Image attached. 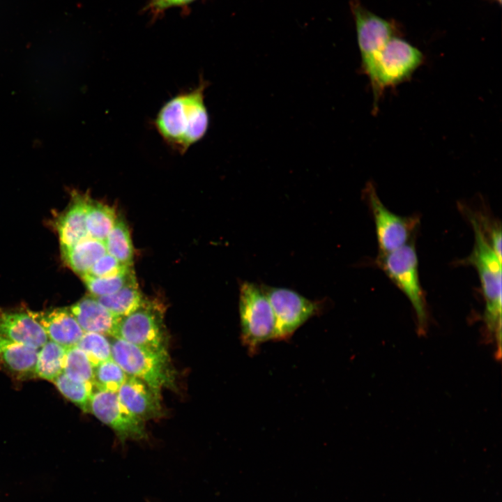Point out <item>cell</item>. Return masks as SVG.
<instances>
[{"mask_svg":"<svg viewBox=\"0 0 502 502\" xmlns=\"http://www.w3.org/2000/svg\"><path fill=\"white\" fill-rule=\"evenodd\" d=\"M37 353L36 348L0 335V366L17 377L34 374Z\"/></svg>","mask_w":502,"mask_h":502,"instance_id":"e0dca14e","label":"cell"},{"mask_svg":"<svg viewBox=\"0 0 502 502\" xmlns=\"http://www.w3.org/2000/svg\"><path fill=\"white\" fill-rule=\"evenodd\" d=\"M494 1H495L498 2V3H499V4H501V0H494Z\"/></svg>","mask_w":502,"mask_h":502,"instance_id":"f546056e","label":"cell"},{"mask_svg":"<svg viewBox=\"0 0 502 502\" xmlns=\"http://www.w3.org/2000/svg\"><path fill=\"white\" fill-rule=\"evenodd\" d=\"M61 250L68 266L81 277L86 274L93 265L107 253L104 241L90 237Z\"/></svg>","mask_w":502,"mask_h":502,"instance_id":"ac0fdd59","label":"cell"},{"mask_svg":"<svg viewBox=\"0 0 502 502\" xmlns=\"http://www.w3.org/2000/svg\"><path fill=\"white\" fill-rule=\"evenodd\" d=\"M423 59L422 52L406 40L397 36L391 38L379 54L373 74L369 78L374 101L377 102L386 88L409 78L423 63Z\"/></svg>","mask_w":502,"mask_h":502,"instance_id":"8992f818","label":"cell"},{"mask_svg":"<svg viewBox=\"0 0 502 502\" xmlns=\"http://www.w3.org/2000/svg\"><path fill=\"white\" fill-rule=\"evenodd\" d=\"M261 287L275 314L276 340L289 339L299 327L324 307V301L310 300L289 289L265 284Z\"/></svg>","mask_w":502,"mask_h":502,"instance_id":"ba28073f","label":"cell"},{"mask_svg":"<svg viewBox=\"0 0 502 502\" xmlns=\"http://www.w3.org/2000/svg\"><path fill=\"white\" fill-rule=\"evenodd\" d=\"M110 343L112 358L128 375L144 381L159 393L175 386L168 351L146 349L116 337Z\"/></svg>","mask_w":502,"mask_h":502,"instance_id":"3957f363","label":"cell"},{"mask_svg":"<svg viewBox=\"0 0 502 502\" xmlns=\"http://www.w3.org/2000/svg\"><path fill=\"white\" fill-rule=\"evenodd\" d=\"M350 7L356 24L362 68L370 78L381 50L395 36L396 28L393 22L366 9L359 0H351Z\"/></svg>","mask_w":502,"mask_h":502,"instance_id":"9c48e42d","label":"cell"},{"mask_svg":"<svg viewBox=\"0 0 502 502\" xmlns=\"http://www.w3.org/2000/svg\"><path fill=\"white\" fill-rule=\"evenodd\" d=\"M0 335L38 349L48 340L41 326L26 309L0 308Z\"/></svg>","mask_w":502,"mask_h":502,"instance_id":"7c38bea8","label":"cell"},{"mask_svg":"<svg viewBox=\"0 0 502 502\" xmlns=\"http://www.w3.org/2000/svg\"><path fill=\"white\" fill-rule=\"evenodd\" d=\"M67 348L53 341H47L38 351L34 375L54 381L63 372Z\"/></svg>","mask_w":502,"mask_h":502,"instance_id":"44dd1931","label":"cell"},{"mask_svg":"<svg viewBox=\"0 0 502 502\" xmlns=\"http://www.w3.org/2000/svg\"><path fill=\"white\" fill-rule=\"evenodd\" d=\"M239 292L241 340L252 355L261 344L276 340V319L261 284L243 281Z\"/></svg>","mask_w":502,"mask_h":502,"instance_id":"277c9868","label":"cell"},{"mask_svg":"<svg viewBox=\"0 0 502 502\" xmlns=\"http://www.w3.org/2000/svg\"><path fill=\"white\" fill-rule=\"evenodd\" d=\"M63 373L71 379L94 383V367L77 346L67 348Z\"/></svg>","mask_w":502,"mask_h":502,"instance_id":"d4e9b609","label":"cell"},{"mask_svg":"<svg viewBox=\"0 0 502 502\" xmlns=\"http://www.w3.org/2000/svg\"><path fill=\"white\" fill-rule=\"evenodd\" d=\"M94 298L109 312L119 317L127 316L137 310L144 301L136 278L112 294Z\"/></svg>","mask_w":502,"mask_h":502,"instance_id":"d6986e66","label":"cell"},{"mask_svg":"<svg viewBox=\"0 0 502 502\" xmlns=\"http://www.w3.org/2000/svg\"><path fill=\"white\" fill-rule=\"evenodd\" d=\"M377 263L408 298L416 317L418 333L425 335L428 328V312L420 282L414 244L408 243L390 252L379 254Z\"/></svg>","mask_w":502,"mask_h":502,"instance_id":"5b68a950","label":"cell"},{"mask_svg":"<svg viewBox=\"0 0 502 502\" xmlns=\"http://www.w3.org/2000/svg\"><path fill=\"white\" fill-rule=\"evenodd\" d=\"M474 231V245L465 262L478 271L485 301L484 315L487 332L501 344V261L489 245L476 218L471 215Z\"/></svg>","mask_w":502,"mask_h":502,"instance_id":"7a4b0ae2","label":"cell"},{"mask_svg":"<svg viewBox=\"0 0 502 502\" xmlns=\"http://www.w3.org/2000/svg\"><path fill=\"white\" fill-rule=\"evenodd\" d=\"M116 219L114 208L93 200L89 196L86 208V225L89 237L105 242Z\"/></svg>","mask_w":502,"mask_h":502,"instance_id":"ffe728a7","label":"cell"},{"mask_svg":"<svg viewBox=\"0 0 502 502\" xmlns=\"http://www.w3.org/2000/svg\"><path fill=\"white\" fill-rule=\"evenodd\" d=\"M105 245L107 253L122 264L132 267L134 249L128 227L121 218H117L107 235Z\"/></svg>","mask_w":502,"mask_h":502,"instance_id":"7402d4cb","label":"cell"},{"mask_svg":"<svg viewBox=\"0 0 502 502\" xmlns=\"http://www.w3.org/2000/svg\"><path fill=\"white\" fill-rule=\"evenodd\" d=\"M86 287L93 297L112 294L128 282L135 278L132 268L128 272L110 277H97L86 274L82 276Z\"/></svg>","mask_w":502,"mask_h":502,"instance_id":"4316f807","label":"cell"},{"mask_svg":"<svg viewBox=\"0 0 502 502\" xmlns=\"http://www.w3.org/2000/svg\"><path fill=\"white\" fill-rule=\"evenodd\" d=\"M131 269L132 267L122 264L106 253L93 265L86 274L97 277H110L124 274Z\"/></svg>","mask_w":502,"mask_h":502,"instance_id":"83f0119b","label":"cell"},{"mask_svg":"<svg viewBox=\"0 0 502 502\" xmlns=\"http://www.w3.org/2000/svg\"><path fill=\"white\" fill-rule=\"evenodd\" d=\"M59 391L84 412H89L94 385L88 381L73 379L64 373L53 381Z\"/></svg>","mask_w":502,"mask_h":502,"instance_id":"603a6c76","label":"cell"},{"mask_svg":"<svg viewBox=\"0 0 502 502\" xmlns=\"http://www.w3.org/2000/svg\"><path fill=\"white\" fill-rule=\"evenodd\" d=\"M117 395L123 404L144 422L162 416L161 393L137 377L128 375Z\"/></svg>","mask_w":502,"mask_h":502,"instance_id":"4fadbf2b","label":"cell"},{"mask_svg":"<svg viewBox=\"0 0 502 502\" xmlns=\"http://www.w3.org/2000/svg\"><path fill=\"white\" fill-rule=\"evenodd\" d=\"M365 190L374 218L379 254L390 252L408 243L418 223V218L398 215L388 210L378 197L372 184H368Z\"/></svg>","mask_w":502,"mask_h":502,"instance_id":"30bf717a","label":"cell"},{"mask_svg":"<svg viewBox=\"0 0 502 502\" xmlns=\"http://www.w3.org/2000/svg\"><path fill=\"white\" fill-rule=\"evenodd\" d=\"M89 412L109 426L121 441L146 437L144 421L133 415L121 402L117 393L96 390L93 392Z\"/></svg>","mask_w":502,"mask_h":502,"instance_id":"8fae6325","label":"cell"},{"mask_svg":"<svg viewBox=\"0 0 502 502\" xmlns=\"http://www.w3.org/2000/svg\"><path fill=\"white\" fill-rule=\"evenodd\" d=\"M164 312L158 302L144 299L137 310L120 318L113 337L146 349L167 351Z\"/></svg>","mask_w":502,"mask_h":502,"instance_id":"52a82bcc","label":"cell"},{"mask_svg":"<svg viewBox=\"0 0 502 502\" xmlns=\"http://www.w3.org/2000/svg\"><path fill=\"white\" fill-rule=\"evenodd\" d=\"M76 346L86 353L94 367L112 358L111 343L105 335L84 332Z\"/></svg>","mask_w":502,"mask_h":502,"instance_id":"484cf974","label":"cell"},{"mask_svg":"<svg viewBox=\"0 0 502 502\" xmlns=\"http://www.w3.org/2000/svg\"><path fill=\"white\" fill-rule=\"evenodd\" d=\"M69 308L84 332L113 337L121 318L109 312L92 296L82 298Z\"/></svg>","mask_w":502,"mask_h":502,"instance_id":"2e32d148","label":"cell"},{"mask_svg":"<svg viewBox=\"0 0 502 502\" xmlns=\"http://www.w3.org/2000/svg\"><path fill=\"white\" fill-rule=\"evenodd\" d=\"M207 82L202 77L192 89L167 101L154 120L155 128L165 143L183 154L207 132L209 115L204 102Z\"/></svg>","mask_w":502,"mask_h":502,"instance_id":"6da1fadb","label":"cell"},{"mask_svg":"<svg viewBox=\"0 0 502 502\" xmlns=\"http://www.w3.org/2000/svg\"><path fill=\"white\" fill-rule=\"evenodd\" d=\"M128 376L124 370L111 358L94 367V388L96 390L117 393Z\"/></svg>","mask_w":502,"mask_h":502,"instance_id":"cb8c5ba5","label":"cell"},{"mask_svg":"<svg viewBox=\"0 0 502 502\" xmlns=\"http://www.w3.org/2000/svg\"><path fill=\"white\" fill-rule=\"evenodd\" d=\"M30 312L48 338L66 348L76 346L84 333L69 307Z\"/></svg>","mask_w":502,"mask_h":502,"instance_id":"5bb4252c","label":"cell"},{"mask_svg":"<svg viewBox=\"0 0 502 502\" xmlns=\"http://www.w3.org/2000/svg\"><path fill=\"white\" fill-rule=\"evenodd\" d=\"M67 209L56 220V229L61 250L70 248L88 238L86 208L89 195L73 190Z\"/></svg>","mask_w":502,"mask_h":502,"instance_id":"9a60e30c","label":"cell"},{"mask_svg":"<svg viewBox=\"0 0 502 502\" xmlns=\"http://www.w3.org/2000/svg\"><path fill=\"white\" fill-rule=\"evenodd\" d=\"M196 0H150L144 10L153 18H156L164 11L171 8L188 6Z\"/></svg>","mask_w":502,"mask_h":502,"instance_id":"f1b7e54d","label":"cell"}]
</instances>
